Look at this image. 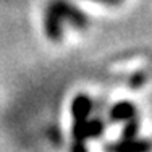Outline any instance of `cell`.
<instances>
[{"mask_svg": "<svg viewBox=\"0 0 152 152\" xmlns=\"http://www.w3.org/2000/svg\"><path fill=\"white\" fill-rule=\"evenodd\" d=\"M92 112V100L86 94H79L75 97L71 104V113H73V146L71 152H88L86 141L99 137L105 131V125L99 118L89 120Z\"/></svg>", "mask_w": 152, "mask_h": 152, "instance_id": "1", "label": "cell"}, {"mask_svg": "<svg viewBox=\"0 0 152 152\" xmlns=\"http://www.w3.org/2000/svg\"><path fill=\"white\" fill-rule=\"evenodd\" d=\"M65 23L76 29L88 24L86 15L68 0H52L45 12V32L52 41H60L63 36Z\"/></svg>", "mask_w": 152, "mask_h": 152, "instance_id": "2", "label": "cell"}, {"mask_svg": "<svg viewBox=\"0 0 152 152\" xmlns=\"http://www.w3.org/2000/svg\"><path fill=\"white\" fill-rule=\"evenodd\" d=\"M107 152H152V141L139 137H121L120 141L108 144Z\"/></svg>", "mask_w": 152, "mask_h": 152, "instance_id": "3", "label": "cell"}, {"mask_svg": "<svg viewBox=\"0 0 152 152\" xmlns=\"http://www.w3.org/2000/svg\"><path fill=\"white\" fill-rule=\"evenodd\" d=\"M110 118L113 121H131L137 118V110L136 107L133 105L128 100H123V102H118L112 107L110 110Z\"/></svg>", "mask_w": 152, "mask_h": 152, "instance_id": "4", "label": "cell"}, {"mask_svg": "<svg viewBox=\"0 0 152 152\" xmlns=\"http://www.w3.org/2000/svg\"><path fill=\"white\" fill-rule=\"evenodd\" d=\"M137 131H139V123H137V118H136V120H131V121H126L125 128H123V137H136Z\"/></svg>", "mask_w": 152, "mask_h": 152, "instance_id": "5", "label": "cell"}, {"mask_svg": "<svg viewBox=\"0 0 152 152\" xmlns=\"http://www.w3.org/2000/svg\"><path fill=\"white\" fill-rule=\"evenodd\" d=\"M94 2H100V3H105V5H117L121 0H94Z\"/></svg>", "mask_w": 152, "mask_h": 152, "instance_id": "6", "label": "cell"}]
</instances>
